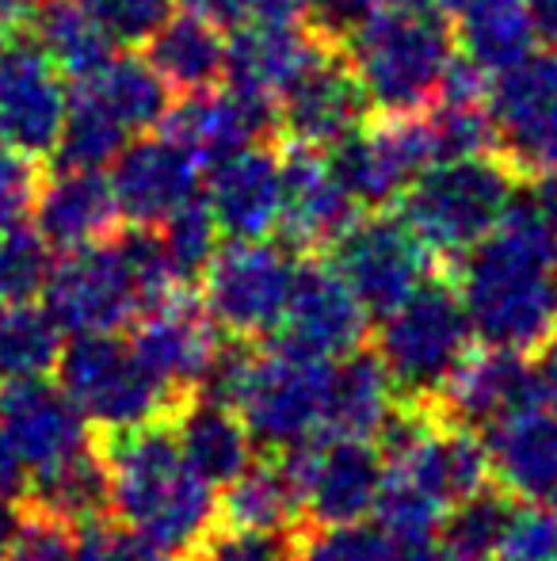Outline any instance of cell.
I'll return each mask as SVG.
<instances>
[{
	"mask_svg": "<svg viewBox=\"0 0 557 561\" xmlns=\"http://www.w3.org/2000/svg\"><path fill=\"white\" fill-rule=\"evenodd\" d=\"M554 561H557V558H554Z\"/></svg>",
	"mask_w": 557,
	"mask_h": 561,
	"instance_id": "11a10c76",
	"label": "cell"
},
{
	"mask_svg": "<svg viewBox=\"0 0 557 561\" xmlns=\"http://www.w3.org/2000/svg\"><path fill=\"white\" fill-rule=\"evenodd\" d=\"M50 244L23 222L0 226V306L43 295L50 275Z\"/></svg>",
	"mask_w": 557,
	"mask_h": 561,
	"instance_id": "74e56055",
	"label": "cell"
},
{
	"mask_svg": "<svg viewBox=\"0 0 557 561\" xmlns=\"http://www.w3.org/2000/svg\"><path fill=\"white\" fill-rule=\"evenodd\" d=\"M112 485V519L161 550L192 561L218 524V489L184 458L169 416L96 436Z\"/></svg>",
	"mask_w": 557,
	"mask_h": 561,
	"instance_id": "7a4b0ae2",
	"label": "cell"
},
{
	"mask_svg": "<svg viewBox=\"0 0 557 561\" xmlns=\"http://www.w3.org/2000/svg\"><path fill=\"white\" fill-rule=\"evenodd\" d=\"M371 112L413 115L436 100L454 54L451 20L431 8H374L340 38Z\"/></svg>",
	"mask_w": 557,
	"mask_h": 561,
	"instance_id": "3957f363",
	"label": "cell"
},
{
	"mask_svg": "<svg viewBox=\"0 0 557 561\" xmlns=\"http://www.w3.org/2000/svg\"><path fill=\"white\" fill-rule=\"evenodd\" d=\"M38 184H43L38 161L0 146V226L23 222V215H27L31 203H35Z\"/></svg>",
	"mask_w": 557,
	"mask_h": 561,
	"instance_id": "ee69618b",
	"label": "cell"
},
{
	"mask_svg": "<svg viewBox=\"0 0 557 561\" xmlns=\"http://www.w3.org/2000/svg\"><path fill=\"white\" fill-rule=\"evenodd\" d=\"M402 393H397L390 370L367 347L333 359V378H328V416L325 432L351 439H371L390 421Z\"/></svg>",
	"mask_w": 557,
	"mask_h": 561,
	"instance_id": "83f0119b",
	"label": "cell"
},
{
	"mask_svg": "<svg viewBox=\"0 0 557 561\" xmlns=\"http://www.w3.org/2000/svg\"><path fill=\"white\" fill-rule=\"evenodd\" d=\"M279 138L294 146L333 149L371 118V100L336 43L321 46L276 100Z\"/></svg>",
	"mask_w": 557,
	"mask_h": 561,
	"instance_id": "9a60e30c",
	"label": "cell"
},
{
	"mask_svg": "<svg viewBox=\"0 0 557 561\" xmlns=\"http://www.w3.org/2000/svg\"><path fill=\"white\" fill-rule=\"evenodd\" d=\"M23 31H31V38L43 46L58 73H69L73 81L96 73L119 50L112 35L84 12L81 0H38Z\"/></svg>",
	"mask_w": 557,
	"mask_h": 561,
	"instance_id": "d6a6232c",
	"label": "cell"
},
{
	"mask_svg": "<svg viewBox=\"0 0 557 561\" xmlns=\"http://www.w3.org/2000/svg\"><path fill=\"white\" fill-rule=\"evenodd\" d=\"M474 340L535 355L557 329V226L515 187L512 207L451 267Z\"/></svg>",
	"mask_w": 557,
	"mask_h": 561,
	"instance_id": "6da1fadb",
	"label": "cell"
},
{
	"mask_svg": "<svg viewBox=\"0 0 557 561\" xmlns=\"http://www.w3.org/2000/svg\"><path fill=\"white\" fill-rule=\"evenodd\" d=\"M298 561H439L436 535H394L379 519L298 527Z\"/></svg>",
	"mask_w": 557,
	"mask_h": 561,
	"instance_id": "1f68e13d",
	"label": "cell"
},
{
	"mask_svg": "<svg viewBox=\"0 0 557 561\" xmlns=\"http://www.w3.org/2000/svg\"><path fill=\"white\" fill-rule=\"evenodd\" d=\"M279 241L294 249L298 256H321L359 215L356 199L333 172L325 149L287 141V149H279Z\"/></svg>",
	"mask_w": 557,
	"mask_h": 561,
	"instance_id": "ac0fdd59",
	"label": "cell"
},
{
	"mask_svg": "<svg viewBox=\"0 0 557 561\" xmlns=\"http://www.w3.org/2000/svg\"><path fill=\"white\" fill-rule=\"evenodd\" d=\"M325 260L371 318L390 313L431 275L443 272V264L431 256V249L413 233L409 222L386 210H367L351 218V226L325 249Z\"/></svg>",
	"mask_w": 557,
	"mask_h": 561,
	"instance_id": "ba28073f",
	"label": "cell"
},
{
	"mask_svg": "<svg viewBox=\"0 0 557 561\" xmlns=\"http://www.w3.org/2000/svg\"><path fill=\"white\" fill-rule=\"evenodd\" d=\"M535 355H538L535 370H538V393H543V405L557 413V329Z\"/></svg>",
	"mask_w": 557,
	"mask_h": 561,
	"instance_id": "7dc6e473",
	"label": "cell"
},
{
	"mask_svg": "<svg viewBox=\"0 0 557 561\" xmlns=\"http://www.w3.org/2000/svg\"><path fill=\"white\" fill-rule=\"evenodd\" d=\"M367 336H371V313L333 272V264L317 256H298L271 344L313 355V359H340L363 347Z\"/></svg>",
	"mask_w": 557,
	"mask_h": 561,
	"instance_id": "5bb4252c",
	"label": "cell"
},
{
	"mask_svg": "<svg viewBox=\"0 0 557 561\" xmlns=\"http://www.w3.org/2000/svg\"><path fill=\"white\" fill-rule=\"evenodd\" d=\"M176 8L187 15H199V20L214 23L222 31H233L253 20L256 0H176Z\"/></svg>",
	"mask_w": 557,
	"mask_h": 561,
	"instance_id": "f6af8a7d",
	"label": "cell"
},
{
	"mask_svg": "<svg viewBox=\"0 0 557 561\" xmlns=\"http://www.w3.org/2000/svg\"><path fill=\"white\" fill-rule=\"evenodd\" d=\"M77 561H169V558L149 547L130 527H123L119 519L104 516L96 524L77 527Z\"/></svg>",
	"mask_w": 557,
	"mask_h": 561,
	"instance_id": "b9f144b4",
	"label": "cell"
},
{
	"mask_svg": "<svg viewBox=\"0 0 557 561\" xmlns=\"http://www.w3.org/2000/svg\"><path fill=\"white\" fill-rule=\"evenodd\" d=\"M321 0H256L253 20H310Z\"/></svg>",
	"mask_w": 557,
	"mask_h": 561,
	"instance_id": "681fc988",
	"label": "cell"
},
{
	"mask_svg": "<svg viewBox=\"0 0 557 561\" xmlns=\"http://www.w3.org/2000/svg\"><path fill=\"white\" fill-rule=\"evenodd\" d=\"M298 252L282 241L248 237L218 244L214 260L199 275V298L207 313L233 340H268L276 333L294 279Z\"/></svg>",
	"mask_w": 557,
	"mask_h": 561,
	"instance_id": "52a82bcc",
	"label": "cell"
},
{
	"mask_svg": "<svg viewBox=\"0 0 557 561\" xmlns=\"http://www.w3.org/2000/svg\"><path fill=\"white\" fill-rule=\"evenodd\" d=\"M485 104L497 153L520 176H557V50H531L492 73Z\"/></svg>",
	"mask_w": 557,
	"mask_h": 561,
	"instance_id": "7c38bea8",
	"label": "cell"
},
{
	"mask_svg": "<svg viewBox=\"0 0 557 561\" xmlns=\"http://www.w3.org/2000/svg\"><path fill=\"white\" fill-rule=\"evenodd\" d=\"M523 4L535 43H543V50H557V0H523Z\"/></svg>",
	"mask_w": 557,
	"mask_h": 561,
	"instance_id": "c3c4849f",
	"label": "cell"
},
{
	"mask_svg": "<svg viewBox=\"0 0 557 561\" xmlns=\"http://www.w3.org/2000/svg\"><path fill=\"white\" fill-rule=\"evenodd\" d=\"M550 508L557 512V489H554V493H550Z\"/></svg>",
	"mask_w": 557,
	"mask_h": 561,
	"instance_id": "db71d44e",
	"label": "cell"
},
{
	"mask_svg": "<svg viewBox=\"0 0 557 561\" xmlns=\"http://www.w3.org/2000/svg\"><path fill=\"white\" fill-rule=\"evenodd\" d=\"M169 424L192 470L214 489L237 478L256 455V444L248 436L245 421L237 416V409L222 405L207 393L179 398V405L169 413Z\"/></svg>",
	"mask_w": 557,
	"mask_h": 561,
	"instance_id": "484cf974",
	"label": "cell"
},
{
	"mask_svg": "<svg viewBox=\"0 0 557 561\" xmlns=\"http://www.w3.org/2000/svg\"><path fill=\"white\" fill-rule=\"evenodd\" d=\"M557 512L546 501H515L500 527L492 561H554Z\"/></svg>",
	"mask_w": 557,
	"mask_h": 561,
	"instance_id": "f35d334b",
	"label": "cell"
},
{
	"mask_svg": "<svg viewBox=\"0 0 557 561\" xmlns=\"http://www.w3.org/2000/svg\"><path fill=\"white\" fill-rule=\"evenodd\" d=\"M492 485L515 501H550L557 489V413L543 401L481 432Z\"/></svg>",
	"mask_w": 557,
	"mask_h": 561,
	"instance_id": "d4e9b609",
	"label": "cell"
},
{
	"mask_svg": "<svg viewBox=\"0 0 557 561\" xmlns=\"http://www.w3.org/2000/svg\"><path fill=\"white\" fill-rule=\"evenodd\" d=\"M515 187L520 172L492 149L428 164L394 207L428 244L431 256L451 267L504 218Z\"/></svg>",
	"mask_w": 557,
	"mask_h": 561,
	"instance_id": "277c9868",
	"label": "cell"
},
{
	"mask_svg": "<svg viewBox=\"0 0 557 561\" xmlns=\"http://www.w3.org/2000/svg\"><path fill=\"white\" fill-rule=\"evenodd\" d=\"M279 458L294 481L305 527L371 519L386 481V462L371 439L321 432L305 444L279 450Z\"/></svg>",
	"mask_w": 557,
	"mask_h": 561,
	"instance_id": "9c48e42d",
	"label": "cell"
},
{
	"mask_svg": "<svg viewBox=\"0 0 557 561\" xmlns=\"http://www.w3.org/2000/svg\"><path fill=\"white\" fill-rule=\"evenodd\" d=\"M328 46L302 20H248L225 38V77L230 89L276 104L279 92L298 77L313 54Z\"/></svg>",
	"mask_w": 557,
	"mask_h": 561,
	"instance_id": "603a6c76",
	"label": "cell"
},
{
	"mask_svg": "<svg viewBox=\"0 0 557 561\" xmlns=\"http://www.w3.org/2000/svg\"><path fill=\"white\" fill-rule=\"evenodd\" d=\"M161 130L176 138L199 161V169H210L222 157L276 141L279 118L276 104L268 100L214 84V89L187 92L179 104H172L161 118Z\"/></svg>",
	"mask_w": 557,
	"mask_h": 561,
	"instance_id": "d6986e66",
	"label": "cell"
},
{
	"mask_svg": "<svg viewBox=\"0 0 557 561\" xmlns=\"http://www.w3.org/2000/svg\"><path fill=\"white\" fill-rule=\"evenodd\" d=\"M73 84L89 92L127 134H146L161 126L164 112L172 107L169 84L156 77V69L146 58H135V54L115 50L96 73L81 77Z\"/></svg>",
	"mask_w": 557,
	"mask_h": 561,
	"instance_id": "4dcf8cb0",
	"label": "cell"
},
{
	"mask_svg": "<svg viewBox=\"0 0 557 561\" xmlns=\"http://www.w3.org/2000/svg\"><path fill=\"white\" fill-rule=\"evenodd\" d=\"M135 134H127L89 92H81L73 84L69 92V107H66V123H61L58 146H54L50 161L58 169H107L115 161L127 141Z\"/></svg>",
	"mask_w": 557,
	"mask_h": 561,
	"instance_id": "d590c367",
	"label": "cell"
},
{
	"mask_svg": "<svg viewBox=\"0 0 557 561\" xmlns=\"http://www.w3.org/2000/svg\"><path fill=\"white\" fill-rule=\"evenodd\" d=\"M423 8H431V12H439V15H446V20H451L454 12H459L462 4H466V0H420Z\"/></svg>",
	"mask_w": 557,
	"mask_h": 561,
	"instance_id": "f5cc1de1",
	"label": "cell"
},
{
	"mask_svg": "<svg viewBox=\"0 0 557 561\" xmlns=\"http://www.w3.org/2000/svg\"><path fill=\"white\" fill-rule=\"evenodd\" d=\"M31 210H35V233L58 252L107 241L123 222L112 184L100 169H58L38 184Z\"/></svg>",
	"mask_w": 557,
	"mask_h": 561,
	"instance_id": "cb8c5ba5",
	"label": "cell"
},
{
	"mask_svg": "<svg viewBox=\"0 0 557 561\" xmlns=\"http://www.w3.org/2000/svg\"><path fill=\"white\" fill-rule=\"evenodd\" d=\"M328 153V164L348 187L359 210H386L402 199V192L436 164V146L423 112L379 115L340 138Z\"/></svg>",
	"mask_w": 557,
	"mask_h": 561,
	"instance_id": "8fae6325",
	"label": "cell"
},
{
	"mask_svg": "<svg viewBox=\"0 0 557 561\" xmlns=\"http://www.w3.org/2000/svg\"><path fill=\"white\" fill-rule=\"evenodd\" d=\"M451 31L454 50L489 77L535 50V31L523 0H466L451 15Z\"/></svg>",
	"mask_w": 557,
	"mask_h": 561,
	"instance_id": "f546056e",
	"label": "cell"
},
{
	"mask_svg": "<svg viewBox=\"0 0 557 561\" xmlns=\"http://www.w3.org/2000/svg\"><path fill=\"white\" fill-rule=\"evenodd\" d=\"M512 504L515 496H508L500 485H485L466 501L451 504L436 527L439 561H492L500 527H504Z\"/></svg>",
	"mask_w": 557,
	"mask_h": 561,
	"instance_id": "e575fe53",
	"label": "cell"
},
{
	"mask_svg": "<svg viewBox=\"0 0 557 561\" xmlns=\"http://www.w3.org/2000/svg\"><path fill=\"white\" fill-rule=\"evenodd\" d=\"M69 89L31 31H12L0 46V146L31 161H50L66 123Z\"/></svg>",
	"mask_w": 557,
	"mask_h": 561,
	"instance_id": "4fadbf2b",
	"label": "cell"
},
{
	"mask_svg": "<svg viewBox=\"0 0 557 561\" xmlns=\"http://www.w3.org/2000/svg\"><path fill=\"white\" fill-rule=\"evenodd\" d=\"M156 229V241H161L164 264H169L172 279L179 287H195L199 275L207 272V264L214 260L218 244H222V229H218L214 215L207 210V203L195 195L192 203H184L179 210H172Z\"/></svg>",
	"mask_w": 557,
	"mask_h": 561,
	"instance_id": "8d00e7d4",
	"label": "cell"
},
{
	"mask_svg": "<svg viewBox=\"0 0 557 561\" xmlns=\"http://www.w3.org/2000/svg\"><path fill=\"white\" fill-rule=\"evenodd\" d=\"M107 169L115 207L127 226H161L172 210L192 203L202 184L199 161L164 130L130 138Z\"/></svg>",
	"mask_w": 557,
	"mask_h": 561,
	"instance_id": "e0dca14e",
	"label": "cell"
},
{
	"mask_svg": "<svg viewBox=\"0 0 557 561\" xmlns=\"http://www.w3.org/2000/svg\"><path fill=\"white\" fill-rule=\"evenodd\" d=\"M192 561H298L294 531L290 535H256V531H210Z\"/></svg>",
	"mask_w": 557,
	"mask_h": 561,
	"instance_id": "7bdbcfd3",
	"label": "cell"
},
{
	"mask_svg": "<svg viewBox=\"0 0 557 561\" xmlns=\"http://www.w3.org/2000/svg\"><path fill=\"white\" fill-rule=\"evenodd\" d=\"M218 531L290 535L302 527L294 481L282 466L279 450L253 455V462L222 485L218 496Z\"/></svg>",
	"mask_w": 557,
	"mask_h": 561,
	"instance_id": "4316f807",
	"label": "cell"
},
{
	"mask_svg": "<svg viewBox=\"0 0 557 561\" xmlns=\"http://www.w3.org/2000/svg\"><path fill=\"white\" fill-rule=\"evenodd\" d=\"M81 8L112 35L115 46H141L176 12V0H81Z\"/></svg>",
	"mask_w": 557,
	"mask_h": 561,
	"instance_id": "ab89813d",
	"label": "cell"
},
{
	"mask_svg": "<svg viewBox=\"0 0 557 561\" xmlns=\"http://www.w3.org/2000/svg\"><path fill=\"white\" fill-rule=\"evenodd\" d=\"M0 432L27 466V481L66 466L92 444L89 421L77 413L58 382L50 378H23L8 382L0 393Z\"/></svg>",
	"mask_w": 557,
	"mask_h": 561,
	"instance_id": "ffe728a7",
	"label": "cell"
},
{
	"mask_svg": "<svg viewBox=\"0 0 557 561\" xmlns=\"http://www.w3.org/2000/svg\"><path fill=\"white\" fill-rule=\"evenodd\" d=\"M248 146L233 157H222L210 169H202V195L207 210L214 215L222 237L248 241L268 237L279 226L282 207V176H279V149Z\"/></svg>",
	"mask_w": 557,
	"mask_h": 561,
	"instance_id": "7402d4cb",
	"label": "cell"
},
{
	"mask_svg": "<svg viewBox=\"0 0 557 561\" xmlns=\"http://www.w3.org/2000/svg\"><path fill=\"white\" fill-rule=\"evenodd\" d=\"M20 519H23L20 504H15V501H0V561H4V554L12 550L15 535H20Z\"/></svg>",
	"mask_w": 557,
	"mask_h": 561,
	"instance_id": "816d5d0a",
	"label": "cell"
},
{
	"mask_svg": "<svg viewBox=\"0 0 557 561\" xmlns=\"http://www.w3.org/2000/svg\"><path fill=\"white\" fill-rule=\"evenodd\" d=\"M474 347V329L462 310L451 272H436L402 306L379 318L374 355L390 370L402 401H436Z\"/></svg>",
	"mask_w": 557,
	"mask_h": 561,
	"instance_id": "5b68a950",
	"label": "cell"
},
{
	"mask_svg": "<svg viewBox=\"0 0 557 561\" xmlns=\"http://www.w3.org/2000/svg\"><path fill=\"white\" fill-rule=\"evenodd\" d=\"M27 496V466L20 462L15 447L8 444V436L0 432V501L20 504Z\"/></svg>",
	"mask_w": 557,
	"mask_h": 561,
	"instance_id": "bcb514c9",
	"label": "cell"
},
{
	"mask_svg": "<svg viewBox=\"0 0 557 561\" xmlns=\"http://www.w3.org/2000/svg\"><path fill=\"white\" fill-rule=\"evenodd\" d=\"M43 298L66 333H123L146 313V295L123 256L119 237L84 244L50 264Z\"/></svg>",
	"mask_w": 557,
	"mask_h": 561,
	"instance_id": "30bf717a",
	"label": "cell"
},
{
	"mask_svg": "<svg viewBox=\"0 0 557 561\" xmlns=\"http://www.w3.org/2000/svg\"><path fill=\"white\" fill-rule=\"evenodd\" d=\"M543 401L538 393V370L531 355L508 352V347H469L466 359L454 367L431 405L454 424L474 432H489L504 416Z\"/></svg>",
	"mask_w": 557,
	"mask_h": 561,
	"instance_id": "44dd1931",
	"label": "cell"
},
{
	"mask_svg": "<svg viewBox=\"0 0 557 561\" xmlns=\"http://www.w3.org/2000/svg\"><path fill=\"white\" fill-rule=\"evenodd\" d=\"M20 519V535H15L12 550L4 554V561H77V531L69 524L43 512L23 508Z\"/></svg>",
	"mask_w": 557,
	"mask_h": 561,
	"instance_id": "60d3db41",
	"label": "cell"
},
{
	"mask_svg": "<svg viewBox=\"0 0 557 561\" xmlns=\"http://www.w3.org/2000/svg\"><path fill=\"white\" fill-rule=\"evenodd\" d=\"M38 0H0V35H12V31H23L35 12Z\"/></svg>",
	"mask_w": 557,
	"mask_h": 561,
	"instance_id": "f907efd6",
	"label": "cell"
},
{
	"mask_svg": "<svg viewBox=\"0 0 557 561\" xmlns=\"http://www.w3.org/2000/svg\"><path fill=\"white\" fill-rule=\"evenodd\" d=\"M146 61L156 69L169 92H202L225 77V35L222 27L199 15L172 12L153 35L146 38Z\"/></svg>",
	"mask_w": 557,
	"mask_h": 561,
	"instance_id": "f1b7e54d",
	"label": "cell"
},
{
	"mask_svg": "<svg viewBox=\"0 0 557 561\" xmlns=\"http://www.w3.org/2000/svg\"><path fill=\"white\" fill-rule=\"evenodd\" d=\"M54 375L96 436L164 421L179 405L176 393L149 375L130 340L119 333H73L61 344Z\"/></svg>",
	"mask_w": 557,
	"mask_h": 561,
	"instance_id": "8992f818",
	"label": "cell"
},
{
	"mask_svg": "<svg viewBox=\"0 0 557 561\" xmlns=\"http://www.w3.org/2000/svg\"><path fill=\"white\" fill-rule=\"evenodd\" d=\"M61 344H66V329L54 321L46 306H35V298L0 306V378L4 382L50 378Z\"/></svg>",
	"mask_w": 557,
	"mask_h": 561,
	"instance_id": "836d02e7",
	"label": "cell"
},
{
	"mask_svg": "<svg viewBox=\"0 0 557 561\" xmlns=\"http://www.w3.org/2000/svg\"><path fill=\"white\" fill-rule=\"evenodd\" d=\"M225 336L218 321L207 313L199 295L192 287L172 290L156 306L130 325V347L156 382L169 386L176 398H187L210 375L218 352L225 347Z\"/></svg>",
	"mask_w": 557,
	"mask_h": 561,
	"instance_id": "2e32d148",
	"label": "cell"
}]
</instances>
